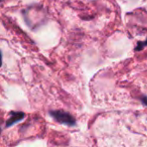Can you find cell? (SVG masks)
Wrapping results in <instances>:
<instances>
[{
	"instance_id": "1",
	"label": "cell",
	"mask_w": 147,
	"mask_h": 147,
	"mask_svg": "<svg viewBox=\"0 0 147 147\" xmlns=\"http://www.w3.org/2000/svg\"><path fill=\"white\" fill-rule=\"evenodd\" d=\"M50 115L58 122L67 125V126H74L76 124V121L74 117L70 115L67 112H65L63 110H54V111H50Z\"/></svg>"
},
{
	"instance_id": "6",
	"label": "cell",
	"mask_w": 147,
	"mask_h": 147,
	"mask_svg": "<svg viewBox=\"0 0 147 147\" xmlns=\"http://www.w3.org/2000/svg\"><path fill=\"white\" fill-rule=\"evenodd\" d=\"M0 133H1V129H0Z\"/></svg>"
},
{
	"instance_id": "3",
	"label": "cell",
	"mask_w": 147,
	"mask_h": 147,
	"mask_svg": "<svg viewBox=\"0 0 147 147\" xmlns=\"http://www.w3.org/2000/svg\"><path fill=\"white\" fill-rule=\"evenodd\" d=\"M145 47H147V39L146 41H144V42H139L138 43V46H137V47H136V50L138 51V50H141V49H143Z\"/></svg>"
},
{
	"instance_id": "2",
	"label": "cell",
	"mask_w": 147,
	"mask_h": 147,
	"mask_svg": "<svg viewBox=\"0 0 147 147\" xmlns=\"http://www.w3.org/2000/svg\"><path fill=\"white\" fill-rule=\"evenodd\" d=\"M25 117V115L22 112H10L9 113V118L7 120L6 127H11L12 125L21 121Z\"/></svg>"
},
{
	"instance_id": "5",
	"label": "cell",
	"mask_w": 147,
	"mask_h": 147,
	"mask_svg": "<svg viewBox=\"0 0 147 147\" xmlns=\"http://www.w3.org/2000/svg\"><path fill=\"white\" fill-rule=\"evenodd\" d=\"M2 65V53H1V51H0V66Z\"/></svg>"
},
{
	"instance_id": "4",
	"label": "cell",
	"mask_w": 147,
	"mask_h": 147,
	"mask_svg": "<svg viewBox=\"0 0 147 147\" xmlns=\"http://www.w3.org/2000/svg\"><path fill=\"white\" fill-rule=\"evenodd\" d=\"M141 101L143 102V103H144L146 106H147V96H143L142 99H141Z\"/></svg>"
}]
</instances>
